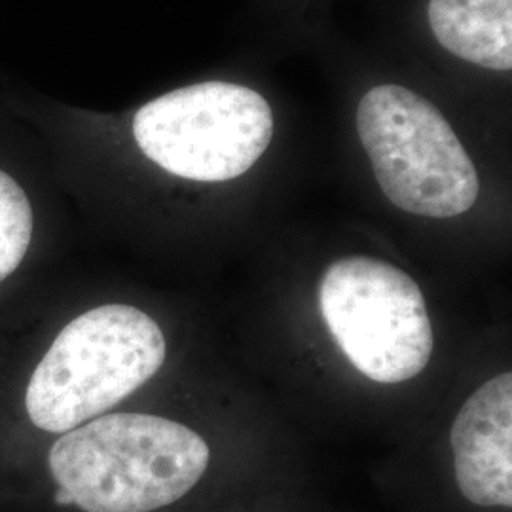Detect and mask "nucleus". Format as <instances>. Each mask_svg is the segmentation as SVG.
<instances>
[{
    "instance_id": "obj_1",
    "label": "nucleus",
    "mask_w": 512,
    "mask_h": 512,
    "mask_svg": "<svg viewBox=\"0 0 512 512\" xmlns=\"http://www.w3.org/2000/svg\"><path fill=\"white\" fill-rule=\"evenodd\" d=\"M209 459L207 442L183 423L124 412L67 431L48 465L84 512H152L183 499Z\"/></svg>"
},
{
    "instance_id": "obj_6",
    "label": "nucleus",
    "mask_w": 512,
    "mask_h": 512,
    "mask_svg": "<svg viewBox=\"0 0 512 512\" xmlns=\"http://www.w3.org/2000/svg\"><path fill=\"white\" fill-rule=\"evenodd\" d=\"M459 492L480 507H512V374L478 387L452 425Z\"/></svg>"
},
{
    "instance_id": "obj_7",
    "label": "nucleus",
    "mask_w": 512,
    "mask_h": 512,
    "mask_svg": "<svg viewBox=\"0 0 512 512\" xmlns=\"http://www.w3.org/2000/svg\"><path fill=\"white\" fill-rule=\"evenodd\" d=\"M429 25L450 54L492 71H511L512 0H429Z\"/></svg>"
},
{
    "instance_id": "obj_9",
    "label": "nucleus",
    "mask_w": 512,
    "mask_h": 512,
    "mask_svg": "<svg viewBox=\"0 0 512 512\" xmlns=\"http://www.w3.org/2000/svg\"><path fill=\"white\" fill-rule=\"evenodd\" d=\"M55 501H57L59 505H73V499L69 497V494H65L63 490H59V492L55 494Z\"/></svg>"
},
{
    "instance_id": "obj_2",
    "label": "nucleus",
    "mask_w": 512,
    "mask_h": 512,
    "mask_svg": "<svg viewBox=\"0 0 512 512\" xmlns=\"http://www.w3.org/2000/svg\"><path fill=\"white\" fill-rule=\"evenodd\" d=\"M167 355L160 325L128 304L73 319L38 363L25 393L27 416L48 433L95 420L147 384Z\"/></svg>"
},
{
    "instance_id": "obj_3",
    "label": "nucleus",
    "mask_w": 512,
    "mask_h": 512,
    "mask_svg": "<svg viewBox=\"0 0 512 512\" xmlns=\"http://www.w3.org/2000/svg\"><path fill=\"white\" fill-rule=\"evenodd\" d=\"M357 131L387 200L406 213L450 219L475 205V164L440 110L418 93L385 84L365 93Z\"/></svg>"
},
{
    "instance_id": "obj_8",
    "label": "nucleus",
    "mask_w": 512,
    "mask_h": 512,
    "mask_svg": "<svg viewBox=\"0 0 512 512\" xmlns=\"http://www.w3.org/2000/svg\"><path fill=\"white\" fill-rule=\"evenodd\" d=\"M33 238V211L27 194L0 171V283L18 270Z\"/></svg>"
},
{
    "instance_id": "obj_4",
    "label": "nucleus",
    "mask_w": 512,
    "mask_h": 512,
    "mask_svg": "<svg viewBox=\"0 0 512 512\" xmlns=\"http://www.w3.org/2000/svg\"><path fill=\"white\" fill-rule=\"evenodd\" d=\"M319 306L338 348L372 382H408L429 365L435 342L425 296L393 264L370 256L332 262Z\"/></svg>"
},
{
    "instance_id": "obj_5",
    "label": "nucleus",
    "mask_w": 512,
    "mask_h": 512,
    "mask_svg": "<svg viewBox=\"0 0 512 512\" xmlns=\"http://www.w3.org/2000/svg\"><path fill=\"white\" fill-rule=\"evenodd\" d=\"M133 135L171 175L222 183L247 173L270 147L274 112L251 88L203 82L147 103L135 114Z\"/></svg>"
}]
</instances>
